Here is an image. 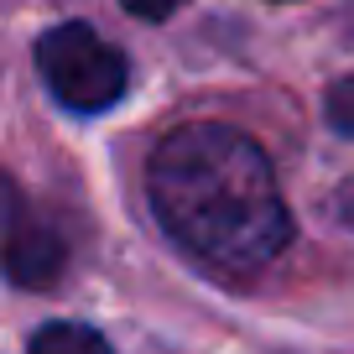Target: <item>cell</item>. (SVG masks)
<instances>
[{
	"mask_svg": "<svg viewBox=\"0 0 354 354\" xmlns=\"http://www.w3.org/2000/svg\"><path fill=\"white\" fill-rule=\"evenodd\" d=\"M131 16H141V21H167L172 11H183L188 0H120Z\"/></svg>",
	"mask_w": 354,
	"mask_h": 354,
	"instance_id": "cell-6",
	"label": "cell"
},
{
	"mask_svg": "<svg viewBox=\"0 0 354 354\" xmlns=\"http://www.w3.org/2000/svg\"><path fill=\"white\" fill-rule=\"evenodd\" d=\"M328 125L339 136H354V73L328 88Z\"/></svg>",
	"mask_w": 354,
	"mask_h": 354,
	"instance_id": "cell-5",
	"label": "cell"
},
{
	"mask_svg": "<svg viewBox=\"0 0 354 354\" xmlns=\"http://www.w3.org/2000/svg\"><path fill=\"white\" fill-rule=\"evenodd\" d=\"M146 198L177 250L219 281H250L292 240L266 151L234 125H183L151 151Z\"/></svg>",
	"mask_w": 354,
	"mask_h": 354,
	"instance_id": "cell-1",
	"label": "cell"
},
{
	"mask_svg": "<svg viewBox=\"0 0 354 354\" xmlns=\"http://www.w3.org/2000/svg\"><path fill=\"white\" fill-rule=\"evenodd\" d=\"M26 354H115V349L94 328H84V323H47V328L32 333Z\"/></svg>",
	"mask_w": 354,
	"mask_h": 354,
	"instance_id": "cell-4",
	"label": "cell"
},
{
	"mask_svg": "<svg viewBox=\"0 0 354 354\" xmlns=\"http://www.w3.org/2000/svg\"><path fill=\"white\" fill-rule=\"evenodd\" d=\"M6 271L16 287H53L63 277V240L47 224H26L11 188V240H6Z\"/></svg>",
	"mask_w": 354,
	"mask_h": 354,
	"instance_id": "cell-3",
	"label": "cell"
},
{
	"mask_svg": "<svg viewBox=\"0 0 354 354\" xmlns=\"http://www.w3.org/2000/svg\"><path fill=\"white\" fill-rule=\"evenodd\" d=\"M37 73L57 94V104L78 115L110 110L131 84V63L120 47H110L88 21H63L37 42Z\"/></svg>",
	"mask_w": 354,
	"mask_h": 354,
	"instance_id": "cell-2",
	"label": "cell"
}]
</instances>
